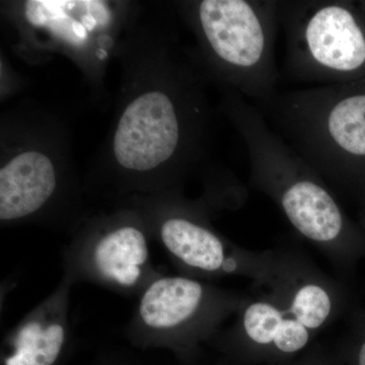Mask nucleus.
Segmentation results:
<instances>
[{"label": "nucleus", "mask_w": 365, "mask_h": 365, "mask_svg": "<svg viewBox=\"0 0 365 365\" xmlns=\"http://www.w3.org/2000/svg\"><path fill=\"white\" fill-rule=\"evenodd\" d=\"M194 13L204 48L235 93L258 103L279 91L277 0H203Z\"/></svg>", "instance_id": "nucleus-3"}, {"label": "nucleus", "mask_w": 365, "mask_h": 365, "mask_svg": "<svg viewBox=\"0 0 365 365\" xmlns=\"http://www.w3.org/2000/svg\"><path fill=\"white\" fill-rule=\"evenodd\" d=\"M58 187L54 165L44 153L31 150L0 170V220L11 225L34 217L53 200Z\"/></svg>", "instance_id": "nucleus-10"}, {"label": "nucleus", "mask_w": 365, "mask_h": 365, "mask_svg": "<svg viewBox=\"0 0 365 365\" xmlns=\"http://www.w3.org/2000/svg\"><path fill=\"white\" fill-rule=\"evenodd\" d=\"M225 104L248 148L250 185L277 205L302 239L340 263L349 242V225L332 189L271 128L253 103L234 91Z\"/></svg>", "instance_id": "nucleus-2"}, {"label": "nucleus", "mask_w": 365, "mask_h": 365, "mask_svg": "<svg viewBox=\"0 0 365 365\" xmlns=\"http://www.w3.org/2000/svg\"><path fill=\"white\" fill-rule=\"evenodd\" d=\"M355 365H365V340L359 345L355 354Z\"/></svg>", "instance_id": "nucleus-12"}, {"label": "nucleus", "mask_w": 365, "mask_h": 365, "mask_svg": "<svg viewBox=\"0 0 365 365\" xmlns=\"http://www.w3.org/2000/svg\"><path fill=\"white\" fill-rule=\"evenodd\" d=\"M340 288L297 249L273 250L239 311L211 342L248 362L275 364L309 350L339 313Z\"/></svg>", "instance_id": "nucleus-1"}, {"label": "nucleus", "mask_w": 365, "mask_h": 365, "mask_svg": "<svg viewBox=\"0 0 365 365\" xmlns=\"http://www.w3.org/2000/svg\"><path fill=\"white\" fill-rule=\"evenodd\" d=\"M71 282L57 287L7 334L4 365H55L71 338Z\"/></svg>", "instance_id": "nucleus-9"}, {"label": "nucleus", "mask_w": 365, "mask_h": 365, "mask_svg": "<svg viewBox=\"0 0 365 365\" xmlns=\"http://www.w3.org/2000/svg\"><path fill=\"white\" fill-rule=\"evenodd\" d=\"M174 100L163 91H148L127 106L115 132L117 163L134 173L162 167L178 153L185 137Z\"/></svg>", "instance_id": "nucleus-8"}, {"label": "nucleus", "mask_w": 365, "mask_h": 365, "mask_svg": "<svg viewBox=\"0 0 365 365\" xmlns=\"http://www.w3.org/2000/svg\"><path fill=\"white\" fill-rule=\"evenodd\" d=\"M148 232L135 218L115 216L91 222L62 251V277L73 285L91 283L139 297L162 275L151 262Z\"/></svg>", "instance_id": "nucleus-6"}, {"label": "nucleus", "mask_w": 365, "mask_h": 365, "mask_svg": "<svg viewBox=\"0 0 365 365\" xmlns=\"http://www.w3.org/2000/svg\"><path fill=\"white\" fill-rule=\"evenodd\" d=\"M244 297L207 281L162 274L139 295L125 333L134 344L190 353L215 339Z\"/></svg>", "instance_id": "nucleus-4"}, {"label": "nucleus", "mask_w": 365, "mask_h": 365, "mask_svg": "<svg viewBox=\"0 0 365 365\" xmlns=\"http://www.w3.org/2000/svg\"><path fill=\"white\" fill-rule=\"evenodd\" d=\"M278 2L287 78L335 85L364 68L365 31L349 4L332 0Z\"/></svg>", "instance_id": "nucleus-5"}, {"label": "nucleus", "mask_w": 365, "mask_h": 365, "mask_svg": "<svg viewBox=\"0 0 365 365\" xmlns=\"http://www.w3.org/2000/svg\"><path fill=\"white\" fill-rule=\"evenodd\" d=\"M157 213L150 232L182 275L200 280L227 277L259 279L266 273L273 250L254 252L228 241L211 227L200 207L173 204Z\"/></svg>", "instance_id": "nucleus-7"}, {"label": "nucleus", "mask_w": 365, "mask_h": 365, "mask_svg": "<svg viewBox=\"0 0 365 365\" xmlns=\"http://www.w3.org/2000/svg\"><path fill=\"white\" fill-rule=\"evenodd\" d=\"M268 365H333L332 360L329 359L323 353L307 350L294 359L269 364Z\"/></svg>", "instance_id": "nucleus-11"}]
</instances>
